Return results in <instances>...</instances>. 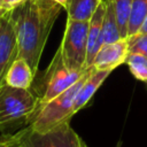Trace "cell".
<instances>
[{
	"instance_id": "cell-1",
	"label": "cell",
	"mask_w": 147,
	"mask_h": 147,
	"mask_svg": "<svg viewBox=\"0 0 147 147\" xmlns=\"http://www.w3.org/2000/svg\"><path fill=\"white\" fill-rule=\"evenodd\" d=\"M62 9L52 0H26L11 10L18 42V57L37 74L49 32Z\"/></svg>"
},
{
	"instance_id": "cell-2",
	"label": "cell",
	"mask_w": 147,
	"mask_h": 147,
	"mask_svg": "<svg viewBox=\"0 0 147 147\" xmlns=\"http://www.w3.org/2000/svg\"><path fill=\"white\" fill-rule=\"evenodd\" d=\"M94 71L93 65L88 67L82 78L76 82L72 86H70L67 91L54 98L53 100L48 101L47 103L40 106L37 108L34 114L29 119V126L38 132H45L47 130H51L59 124H62L64 122H70L71 117L75 115L72 111L74 107V100L75 96L85 82V79Z\"/></svg>"
},
{
	"instance_id": "cell-3",
	"label": "cell",
	"mask_w": 147,
	"mask_h": 147,
	"mask_svg": "<svg viewBox=\"0 0 147 147\" xmlns=\"http://www.w3.org/2000/svg\"><path fill=\"white\" fill-rule=\"evenodd\" d=\"M39 106V96L32 88H17L3 84L0 87V127L31 118Z\"/></svg>"
},
{
	"instance_id": "cell-4",
	"label": "cell",
	"mask_w": 147,
	"mask_h": 147,
	"mask_svg": "<svg viewBox=\"0 0 147 147\" xmlns=\"http://www.w3.org/2000/svg\"><path fill=\"white\" fill-rule=\"evenodd\" d=\"M9 137L15 147H87L69 122L45 132L34 131L28 125Z\"/></svg>"
},
{
	"instance_id": "cell-5",
	"label": "cell",
	"mask_w": 147,
	"mask_h": 147,
	"mask_svg": "<svg viewBox=\"0 0 147 147\" xmlns=\"http://www.w3.org/2000/svg\"><path fill=\"white\" fill-rule=\"evenodd\" d=\"M85 70L82 72L70 71L63 61L60 48H57L48 68L41 77L39 87L34 90L39 96L38 107L47 103L48 101L67 91L70 86H72L82 78Z\"/></svg>"
},
{
	"instance_id": "cell-6",
	"label": "cell",
	"mask_w": 147,
	"mask_h": 147,
	"mask_svg": "<svg viewBox=\"0 0 147 147\" xmlns=\"http://www.w3.org/2000/svg\"><path fill=\"white\" fill-rule=\"evenodd\" d=\"M88 22L67 20L60 51L70 71L82 72L86 68Z\"/></svg>"
},
{
	"instance_id": "cell-7",
	"label": "cell",
	"mask_w": 147,
	"mask_h": 147,
	"mask_svg": "<svg viewBox=\"0 0 147 147\" xmlns=\"http://www.w3.org/2000/svg\"><path fill=\"white\" fill-rule=\"evenodd\" d=\"M18 57V42L11 11L0 16V87L5 84L6 75Z\"/></svg>"
},
{
	"instance_id": "cell-8",
	"label": "cell",
	"mask_w": 147,
	"mask_h": 147,
	"mask_svg": "<svg viewBox=\"0 0 147 147\" xmlns=\"http://www.w3.org/2000/svg\"><path fill=\"white\" fill-rule=\"evenodd\" d=\"M129 55L127 38L119 39L114 42L103 44L98 51L94 60L93 68L95 70H114L119 64L125 63Z\"/></svg>"
},
{
	"instance_id": "cell-9",
	"label": "cell",
	"mask_w": 147,
	"mask_h": 147,
	"mask_svg": "<svg viewBox=\"0 0 147 147\" xmlns=\"http://www.w3.org/2000/svg\"><path fill=\"white\" fill-rule=\"evenodd\" d=\"M106 2L105 0L99 5L98 9L93 14L92 18L88 21V32H87V54H86V68L91 67L93 60L103 45V17H105Z\"/></svg>"
},
{
	"instance_id": "cell-10",
	"label": "cell",
	"mask_w": 147,
	"mask_h": 147,
	"mask_svg": "<svg viewBox=\"0 0 147 147\" xmlns=\"http://www.w3.org/2000/svg\"><path fill=\"white\" fill-rule=\"evenodd\" d=\"M111 70H95L85 79L80 88L78 90L75 100H74V107L72 111L76 114L80 109H83L92 99V96L95 94L98 88L102 85V83L106 80V78L110 75Z\"/></svg>"
},
{
	"instance_id": "cell-11",
	"label": "cell",
	"mask_w": 147,
	"mask_h": 147,
	"mask_svg": "<svg viewBox=\"0 0 147 147\" xmlns=\"http://www.w3.org/2000/svg\"><path fill=\"white\" fill-rule=\"evenodd\" d=\"M34 76L29 63L24 59L17 57L6 75L5 84L17 88H31Z\"/></svg>"
},
{
	"instance_id": "cell-12",
	"label": "cell",
	"mask_w": 147,
	"mask_h": 147,
	"mask_svg": "<svg viewBox=\"0 0 147 147\" xmlns=\"http://www.w3.org/2000/svg\"><path fill=\"white\" fill-rule=\"evenodd\" d=\"M103 0H68L64 9L68 18L88 22Z\"/></svg>"
},
{
	"instance_id": "cell-13",
	"label": "cell",
	"mask_w": 147,
	"mask_h": 147,
	"mask_svg": "<svg viewBox=\"0 0 147 147\" xmlns=\"http://www.w3.org/2000/svg\"><path fill=\"white\" fill-rule=\"evenodd\" d=\"M105 2H106V9H105V17H103L102 34H103V44H109L123 38L121 37V33H119V29L117 25L111 0H105Z\"/></svg>"
},
{
	"instance_id": "cell-14",
	"label": "cell",
	"mask_w": 147,
	"mask_h": 147,
	"mask_svg": "<svg viewBox=\"0 0 147 147\" xmlns=\"http://www.w3.org/2000/svg\"><path fill=\"white\" fill-rule=\"evenodd\" d=\"M111 3L121 37L125 39L129 36V21L132 10V0H111Z\"/></svg>"
},
{
	"instance_id": "cell-15",
	"label": "cell",
	"mask_w": 147,
	"mask_h": 147,
	"mask_svg": "<svg viewBox=\"0 0 147 147\" xmlns=\"http://www.w3.org/2000/svg\"><path fill=\"white\" fill-rule=\"evenodd\" d=\"M125 63L133 77L147 83V56L139 53H129Z\"/></svg>"
},
{
	"instance_id": "cell-16",
	"label": "cell",
	"mask_w": 147,
	"mask_h": 147,
	"mask_svg": "<svg viewBox=\"0 0 147 147\" xmlns=\"http://www.w3.org/2000/svg\"><path fill=\"white\" fill-rule=\"evenodd\" d=\"M147 16V0H132V10L129 21V36L136 34Z\"/></svg>"
},
{
	"instance_id": "cell-17",
	"label": "cell",
	"mask_w": 147,
	"mask_h": 147,
	"mask_svg": "<svg viewBox=\"0 0 147 147\" xmlns=\"http://www.w3.org/2000/svg\"><path fill=\"white\" fill-rule=\"evenodd\" d=\"M129 53H139L147 56V33H136L127 37Z\"/></svg>"
},
{
	"instance_id": "cell-18",
	"label": "cell",
	"mask_w": 147,
	"mask_h": 147,
	"mask_svg": "<svg viewBox=\"0 0 147 147\" xmlns=\"http://www.w3.org/2000/svg\"><path fill=\"white\" fill-rule=\"evenodd\" d=\"M26 0H0V6L3 13L11 11L16 7H18L21 3H23Z\"/></svg>"
},
{
	"instance_id": "cell-19",
	"label": "cell",
	"mask_w": 147,
	"mask_h": 147,
	"mask_svg": "<svg viewBox=\"0 0 147 147\" xmlns=\"http://www.w3.org/2000/svg\"><path fill=\"white\" fill-rule=\"evenodd\" d=\"M0 147H15L9 136H2L0 137Z\"/></svg>"
},
{
	"instance_id": "cell-20",
	"label": "cell",
	"mask_w": 147,
	"mask_h": 147,
	"mask_svg": "<svg viewBox=\"0 0 147 147\" xmlns=\"http://www.w3.org/2000/svg\"><path fill=\"white\" fill-rule=\"evenodd\" d=\"M137 33H147V16L145 17V20H144V22H142V24H141V26Z\"/></svg>"
},
{
	"instance_id": "cell-21",
	"label": "cell",
	"mask_w": 147,
	"mask_h": 147,
	"mask_svg": "<svg viewBox=\"0 0 147 147\" xmlns=\"http://www.w3.org/2000/svg\"><path fill=\"white\" fill-rule=\"evenodd\" d=\"M52 1H54V2L59 3L60 6H62V8H64V7H65V5H67V1H68V0H52Z\"/></svg>"
},
{
	"instance_id": "cell-22",
	"label": "cell",
	"mask_w": 147,
	"mask_h": 147,
	"mask_svg": "<svg viewBox=\"0 0 147 147\" xmlns=\"http://www.w3.org/2000/svg\"><path fill=\"white\" fill-rule=\"evenodd\" d=\"M3 14V11H2V9H1V6H0V16Z\"/></svg>"
}]
</instances>
